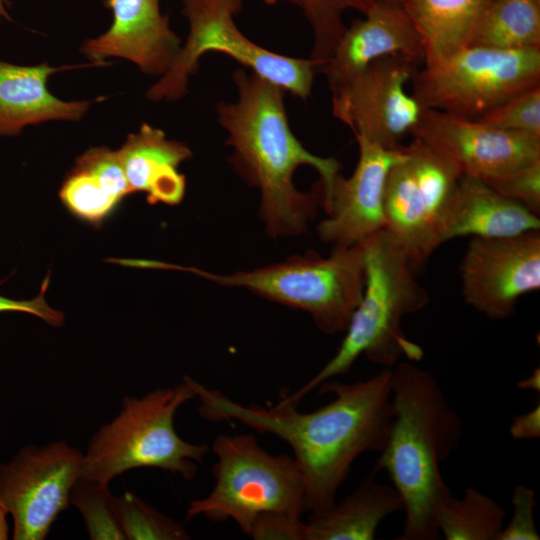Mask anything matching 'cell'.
Segmentation results:
<instances>
[{
  "label": "cell",
  "mask_w": 540,
  "mask_h": 540,
  "mask_svg": "<svg viewBox=\"0 0 540 540\" xmlns=\"http://www.w3.org/2000/svg\"><path fill=\"white\" fill-rule=\"evenodd\" d=\"M392 368L354 383L325 381L319 392L333 399L311 412L278 402L268 407L245 406L190 376L183 379L200 399L199 414L211 422L236 420L259 433L286 442L302 473L306 509L329 510L354 461L363 453L380 452L394 416Z\"/></svg>",
  "instance_id": "cell-1"
},
{
  "label": "cell",
  "mask_w": 540,
  "mask_h": 540,
  "mask_svg": "<svg viewBox=\"0 0 540 540\" xmlns=\"http://www.w3.org/2000/svg\"><path fill=\"white\" fill-rule=\"evenodd\" d=\"M234 102L219 101L217 121L227 132L233 153L230 163L260 191V214L273 238L302 233L316 212L314 193L299 191L293 182L297 168L307 165L320 174L317 188L327 189L339 173L333 157L308 151L291 130L285 90L254 72L238 68L232 74Z\"/></svg>",
  "instance_id": "cell-2"
},
{
  "label": "cell",
  "mask_w": 540,
  "mask_h": 540,
  "mask_svg": "<svg viewBox=\"0 0 540 540\" xmlns=\"http://www.w3.org/2000/svg\"><path fill=\"white\" fill-rule=\"evenodd\" d=\"M394 416L375 471L384 470L402 501L400 540L440 538L437 516L452 495L440 465L457 449L463 423L436 378L412 361L392 367Z\"/></svg>",
  "instance_id": "cell-3"
},
{
  "label": "cell",
  "mask_w": 540,
  "mask_h": 540,
  "mask_svg": "<svg viewBox=\"0 0 540 540\" xmlns=\"http://www.w3.org/2000/svg\"><path fill=\"white\" fill-rule=\"evenodd\" d=\"M363 243L364 290L340 347L316 375L294 393H282L279 402L298 406L323 382L347 374L361 355L389 368L402 358L412 362L422 358L423 350L405 336L401 323L428 304V291L416 280L405 250L386 230Z\"/></svg>",
  "instance_id": "cell-4"
},
{
  "label": "cell",
  "mask_w": 540,
  "mask_h": 540,
  "mask_svg": "<svg viewBox=\"0 0 540 540\" xmlns=\"http://www.w3.org/2000/svg\"><path fill=\"white\" fill-rule=\"evenodd\" d=\"M195 393L187 381L141 397L125 396L121 409L91 437L80 478L109 485L136 468H158L192 480L209 451L182 439L174 427L177 410Z\"/></svg>",
  "instance_id": "cell-5"
},
{
  "label": "cell",
  "mask_w": 540,
  "mask_h": 540,
  "mask_svg": "<svg viewBox=\"0 0 540 540\" xmlns=\"http://www.w3.org/2000/svg\"><path fill=\"white\" fill-rule=\"evenodd\" d=\"M212 451L217 457L214 487L206 497L189 503L186 520L197 516L213 522L232 520L249 536L261 513L302 517L307 511L304 479L293 457L270 454L253 434L219 435Z\"/></svg>",
  "instance_id": "cell-6"
},
{
  "label": "cell",
  "mask_w": 540,
  "mask_h": 540,
  "mask_svg": "<svg viewBox=\"0 0 540 540\" xmlns=\"http://www.w3.org/2000/svg\"><path fill=\"white\" fill-rule=\"evenodd\" d=\"M217 284L243 287L268 300L309 313L318 329L345 332L365 285L364 243L335 246L323 258L316 253L248 271L214 274L189 269Z\"/></svg>",
  "instance_id": "cell-7"
},
{
  "label": "cell",
  "mask_w": 540,
  "mask_h": 540,
  "mask_svg": "<svg viewBox=\"0 0 540 540\" xmlns=\"http://www.w3.org/2000/svg\"><path fill=\"white\" fill-rule=\"evenodd\" d=\"M244 0H181L189 33L172 65L147 91L151 101H175L188 92L190 76L203 55L221 53L302 100L311 95L318 69L310 59L268 50L250 40L235 23Z\"/></svg>",
  "instance_id": "cell-8"
},
{
  "label": "cell",
  "mask_w": 540,
  "mask_h": 540,
  "mask_svg": "<svg viewBox=\"0 0 540 540\" xmlns=\"http://www.w3.org/2000/svg\"><path fill=\"white\" fill-rule=\"evenodd\" d=\"M410 82L411 95L422 108L475 120L540 84V48L467 46L418 68Z\"/></svg>",
  "instance_id": "cell-9"
},
{
  "label": "cell",
  "mask_w": 540,
  "mask_h": 540,
  "mask_svg": "<svg viewBox=\"0 0 540 540\" xmlns=\"http://www.w3.org/2000/svg\"><path fill=\"white\" fill-rule=\"evenodd\" d=\"M83 453L64 440L21 447L0 464V506L13 520L14 540H43L68 506Z\"/></svg>",
  "instance_id": "cell-10"
},
{
  "label": "cell",
  "mask_w": 540,
  "mask_h": 540,
  "mask_svg": "<svg viewBox=\"0 0 540 540\" xmlns=\"http://www.w3.org/2000/svg\"><path fill=\"white\" fill-rule=\"evenodd\" d=\"M421 65L405 55L375 60L332 94V114L355 136L385 149L399 148L419 121L422 107L405 90Z\"/></svg>",
  "instance_id": "cell-11"
},
{
  "label": "cell",
  "mask_w": 540,
  "mask_h": 540,
  "mask_svg": "<svg viewBox=\"0 0 540 540\" xmlns=\"http://www.w3.org/2000/svg\"><path fill=\"white\" fill-rule=\"evenodd\" d=\"M465 302L491 320L514 312L519 298L540 288V232L471 237L460 264Z\"/></svg>",
  "instance_id": "cell-12"
},
{
  "label": "cell",
  "mask_w": 540,
  "mask_h": 540,
  "mask_svg": "<svg viewBox=\"0 0 540 540\" xmlns=\"http://www.w3.org/2000/svg\"><path fill=\"white\" fill-rule=\"evenodd\" d=\"M410 135L451 161L463 175L484 181L540 161V137L423 108Z\"/></svg>",
  "instance_id": "cell-13"
},
{
  "label": "cell",
  "mask_w": 540,
  "mask_h": 540,
  "mask_svg": "<svg viewBox=\"0 0 540 540\" xmlns=\"http://www.w3.org/2000/svg\"><path fill=\"white\" fill-rule=\"evenodd\" d=\"M359 157L350 177L336 176L327 189H315L327 217L317 226L319 238L334 246H352L384 229V188L391 167L404 156V146L385 149L355 136Z\"/></svg>",
  "instance_id": "cell-14"
},
{
  "label": "cell",
  "mask_w": 540,
  "mask_h": 540,
  "mask_svg": "<svg viewBox=\"0 0 540 540\" xmlns=\"http://www.w3.org/2000/svg\"><path fill=\"white\" fill-rule=\"evenodd\" d=\"M113 21L102 35L87 40L82 52L101 64L107 57H120L135 63L143 72L164 75L181 46L159 0H104Z\"/></svg>",
  "instance_id": "cell-15"
},
{
  "label": "cell",
  "mask_w": 540,
  "mask_h": 540,
  "mask_svg": "<svg viewBox=\"0 0 540 540\" xmlns=\"http://www.w3.org/2000/svg\"><path fill=\"white\" fill-rule=\"evenodd\" d=\"M391 55L424 63L421 40L402 7L380 0L364 19H356L346 28L320 73L333 94L372 62Z\"/></svg>",
  "instance_id": "cell-16"
},
{
  "label": "cell",
  "mask_w": 540,
  "mask_h": 540,
  "mask_svg": "<svg viewBox=\"0 0 540 540\" xmlns=\"http://www.w3.org/2000/svg\"><path fill=\"white\" fill-rule=\"evenodd\" d=\"M386 230L417 269L442 244L443 205L418 181L404 156L389 170L383 197Z\"/></svg>",
  "instance_id": "cell-17"
},
{
  "label": "cell",
  "mask_w": 540,
  "mask_h": 540,
  "mask_svg": "<svg viewBox=\"0 0 540 540\" xmlns=\"http://www.w3.org/2000/svg\"><path fill=\"white\" fill-rule=\"evenodd\" d=\"M536 230H540L539 215L482 179L462 175L443 220L441 242L463 236L508 237Z\"/></svg>",
  "instance_id": "cell-18"
},
{
  "label": "cell",
  "mask_w": 540,
  "mask_h": 540,
  "mask_svg": "<svg viewBox=\"0 0 540 540\" xmlns=\"http://www.w3.org/2000/svg\"><path fill=\"white\" fill-rule=\"evenodd\" d=\"M117 152L132 192L146 193L150 204L173 206L182 201L186 180L178 167L192 157L188 146L143 124Z\"/></svg>",
  "instance_id": "cell-19"
},
{
  "label": "cell",
  "mask_w": 540,
  "mask_h": 540,
  "mask_svg": "<svg viewBox=\"0 0 540 540\" xmlns=\"http://www.w3.org/2000/svg\"><path fill=\"white\" fill-rule=\"evenodd\" d=\"M67 67L19 66L0 61V135L50 120H78L89 101H63L47 88L48 77Z\"/></svg>",
  "instance_id": "cell-20"
},
{
  "label": "cell",
  "mask_w": 540,
  "mask_h": 540,
  "mask_svg": "<svg viewBox=\"0 0 540 540\" xmlns=\"http://www.w3.org/2000/svg\"><path fill=\"white\" fill-rule=\"evenodd\" d=\"M398 510L396 489L369 476L329 510L310 513L304 540H372L381 522Z\"/></svg>",
  "instance_id": "cell-21"
},
{
  "label": "cell",
  "mask_w": 540,
  "mask_h": 540,
  "mask_svg": "<svg viewBox=\"0 0 540 540\" xmlns=\"http://www.w3.org/2000/svg\"><path fill=\"white\" fill-rule=\"evenodd\" d=\"M490 0H401L417 31L423 65L440 62L470 45Z\"/></svg>",
  "instance_id": "cell-22"
},
{
  "label": "cell",
  "mask_w": 540,
  "mask_h": 540,
  "mask_svg": "<svg viewBox=\"0 0 540 540\" xmlns=\"http://www.w3.org/2000/svg\"><path fill=\"white\" fill-rule=\"evenodd\" d=\"M469 46L540 48V0H490Z\"/></svg>",
  "instance_id": "cell-23"
},
{
  "label": "cell",
  "mask_w": 540,
  "mask_h": 540,
  "mask_svg": "<svg viewBox=\"0 0 540 540\" xmlns=\"http://www.w3.org/2000/svg\"><path fill=\"white\" fill-rule=\"evenodd\" d=\"M505 516V510L497 501L468 487L462 497L451 495L443 503L437 516V528L446 540H498Z\"/></svg>",
  "instance_id": "cell-24"
},
{
  "label": "cell",
  "mask_w": 540,
  "mask_h": 540,
  "mask_svg": "<svg viewBox=\"0 0 540 540\" xmlns=\"http://www.w3.org/2000/svg\"><path fill=\"white\" fill-rule=\"evenodd\" d=\"M273 6L287 3L297 7L313 32L310 59L316 64L318 73L330 59L343 36L346 26L343 15L347 10L367 14L380 0H261Z\"/></svg>",
  "instance_id": "cell-25"
},
{
  "label": "cell",
  "mask_w": 540,
  "mask_h": 540,
  "mask_svg": "<svg viewBox=\"0 0 540 540\" xmlns=\"http://www.w3.org/2000/svg\"><path fill=\"white\" fill-rule=\"evenodd\" d=\"M69 503L83 517L90 539L126 540L109 485L79 478L71 489Z\"/></svg>",
  "instance_id": "cell-26"
},
{
  "label": "cell",
  "mask_w": 540,
  "mask_h": 540,
  "mask_svg": "<svg viewBox=\"0 0 540 540\" xmlns=\"http://www.w3.org/2000/svg\"><path fill=\"white\" fill-rule=\"evenodd\" d=\"M116 513L126 540H187L191 536L180 522L160 513L135 493L115 496Z\"/></svg>",
  "instance_id": "cell-27"
},
{
  "label": "cell",
  "mask_w": 540,
  "mask_h": 540,
  "mask_svg": "<svg viewBox=\"0 0 540 540\" xmlns=\"http://www.w3.org/2000/svg\"><path fill=\"white\" fill-rule=\"evenodd\" d=\"M60 198L70 212L90 223H100L118 204L93 175L76 167L63 183Z\"/></svg>",
  "instance_id": "cell-28"
},
{
  "label": "cell",
  "mask_w": 540,
  "mask_h": 540,
  "mask_svg": "<svg viewBox=\"0 0 540 540\" xmlns=\"http://www.w3.org/2000/svg\"><path fill=\"white\" fill-rule=\"evenodd\" d=\"M475 120L494 128L540 137V84L513 95Z\"/></svg>",
  "instance_id": "cell-29"
},
{
  "label": "cell",
  "mask_w": 540,
  "mask_h": 540,
  "mask_svg": "<svg viewBox=\"0 0 540 540\" xmlns=\"http://www.w3.org/2000/svg\"><path fill=\"white\" fill-rule=\"evenodd\" d=\"M75 167L93 175L118 202L133 193L117 151L105 147L89 149L76 160Z\"/></svg>",
  "instance_id": "cell-30"
},
{
  "label": "cell",
  "mask_w": 540,
  "mask_h": 540,
  "mask_svg": "<svg viewBox=\"0 0 540 540\" xmlns=\"http://www.w3.org/2000/svg\"><path fill=\"white\" fill-rule=\"evenodd\" d=\"M484 182L501 195L540 215V161Z\"/></svg>",
  "instance_id": "cell-31"
},
{
  "label": "cell",
  "mask_w": 540,
  "mask_h": 540,
  "mask_svg": "<svg viewBox=\"0 0 540 540\" xmlns=\"http://www.w3.org/2000/svg\"><path fill=\"white\" fill-rule=\"evenodd\" d=\"M513 514L503 527L498 540H539L534 509L536 496L533 489L517 485L512 494Z\"/></svg>",
  "instance_id": "cell-32"
},
{
  "label": "cell",
  "mask_w": 540,
  "mask_h": 540,
  "mask_svg": "<svg viewBox=\"0 0 540 540\" xmlns=\"http://www.w3.org/2000/svg\"><path fill=\"white\" fill-rule=\"evenodd\" d=\"M286 512L269 511L255 519L249 536L254 540H304L305 522Z\"/></svg>",
  "instance_id": "cell-33"
},
{
  "label": "cell",
  "mask_w": 540,
  "mask_h": 540,
  "mask_svg": "<svg viewBox=\"0 0 540 540\" xmlns=\"http://www.w3.org/2000/svg\"><path fill=\"white\" fill-rule=\"evenodd\" d=\"M48 281L49 277L47 276L42 284L39 295L31 300H14L0 295V312L32 314L51 326H61L64 322L63 313L51 308L44 298Z\"/></svg>",
  "instance_id": "cell-34"
},
{
  "label": "cell",
  "mask_w": 540,
  "mask_h": 540,
  "mask_svg": "<svg viewBox=\"0 0 540 540\" xmlns=\"http://www.w3.org/2000/svg\"><path fill=\"white\" fill-rule=\"evenodd\" d=\"M509 433L516 440L539 439L540 437V404L538 403L529 412L513 418Z\"/></svg>",
  "instance_id": "cell-35"
},
{
  "label": "cell",
  "mask_w": 540,
  "mask_h": 540,
  "mask_svg": "<svg viewBox=\"0 0 540 540\" xmlns=\"http://www.w3.org/2000/svg\"><path fill=\"white\" fill-rule=\"evenodd\" d=\"M517 387L522 390H532L535 392L540 391V369L539 367L535 368L532 373L517 382Z\"/></svg>",
  "instance_id": "cell-36"
},
{
  "label": "cell",
  "mask_w": 540,
  "mask_h": 540,
  "mask_svg": "<svg viewBox=\"0 0 540 540\" xmlns=\"http://www.w3.org/2000/svg\"><path fill=\"white\" fill-rule=\"evenodd\" d=\"M7 512L0 506V540H5L8 538V523H7Z\"/></svg>",
  "instance_id": "cell-37"
},
{
  "label": "cell",
  "mask_w": 540,
  "mask_h": 540,
  "mask_svg": "<svg viewBox=\"0 0 540 540\" xmlns=\"http://www.w3.org/2000/svg\"><path fill=\"white\" fill-rule=\"evenodd\" d=\"M8 6H9L8 0H0V21L2 20L10 21L11 18L7 10Z\"/></svg>",
  "instance_id": "cell-38"
},
{
  "label": "cell",
  "mask_w": 540,
  "mask_h": 540,
  "mask_svg": "<svg viewBox=\"0 0 540 540\" xmlns=\"http://www.w3.org/2000/svg\"><path fill=\"white\" fill-rule=\"evenodd\" d=\"M388 3H391V4H394V5H399L400 6V3H401V0H384Z\"/></svg>",
  "instance_id": "cell-39"
}]
</instances>
